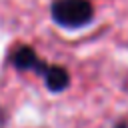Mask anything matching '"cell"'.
Segmentation results:
<instances>
[{
    "instance_id": "6da1fadb",
    "label": "cell",
    "mask_w": 128,
    "mask_h": 128,
    "mask_svg": "<svg viewBox=\"0 0 128 128\" xmlns=\"http://www.w3.org/2000/svg\"><path fill=\"white\" fill-rule=\"evenodd\" d=\"M50 18L66 30H78L92 22L94 6L90 0H52Z\"/></svg>"
},
{
    "instance_id": "7a4b0ae2",
    "label": "cell",
    "mask_w": 128,
    "mask_h": 128,
    "mask_svg": "<svg viewBox=\"0 0 128 128\" xmlns=\"http://www.w3.org/2000/svg\"><path fill=\"white\" fill-rule=\"evenodd\" d=\"M8 64L12 66V68H16V70H22V72H34V74H38V76H42L44 72H46V68H48V62H44L40 56H38V52L32 48V46H28V44H18V46H14L10 52H8Z\"/></svg>"
},
{
    "instance_id": "3957f363",
    "label": "cell",
    "mask_w": 128,
    "mask_h": 128,
    "mask_svg": "<svg viewBox=\"0 0 128 128\" xmlns=\"http://www.w3.org/2000/svg\"><path fill=\"white\" fill-rule=\"evenodd\" d=\"M42 80H44V86H46L48 92L58 94V92H64V90L70 86V72H68L64 66L48 64L46 72L42 74Z\"/></svg>"
},
{
    "instance_id": "277c9868",
    "label": "cell",
    "mask_w": 128,
    "mask_h": 128,
    "mask_svg": "<svg viewBox=\"0 0 128 128\" xmlns=\"http://www.w3.org/2000/svg\"><path fill=\"white\" fill-rule=\"evenodd\" d=\"M114 128H128V122H122V124H116Z\"/></svg>"
},
{
    "instance_id": "5b68a950",
    "label": "cell",
    "mask_w": 128,
    "mask_h": 128,
    "mask_svg": "<svg viewBox=\"0 0 128 128\" xmlns=\"http://www.w3.org/2000/svg\"><path fill=\"white\" fill-rule=\"evenodd\" d=\"M124 90H126V92H128V80H126V84H124Z\"/></svg>"
}]
</instances>
